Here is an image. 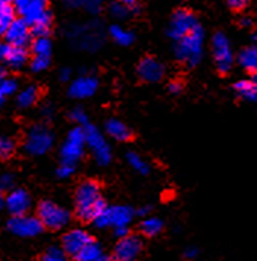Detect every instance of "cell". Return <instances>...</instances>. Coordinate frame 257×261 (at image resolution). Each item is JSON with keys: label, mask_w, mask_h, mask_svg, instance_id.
Instances as JSON below:
<instances>
[{"label": "cell", "mask_w": 257, "mask_h": 261, "mask_svg": "<svg viewBox=\"0 0 257 261\" xmlns=\"http://www.w3.org/2000/svg\"><path fill=\"white\" fill-rule=\"evenodd\" d=\"M106 205L100 185L94 180H84L75 191V212L82 220L91 222Z\"/></svg>", "instance_id": "1"}, {"label": "cell", "mask_w": 257, "mask_h": 261, "mask_svg": "<svg viewBox=\"0 0 257 261\" xmlns=\"http://www.w3.org/2000/svg\"><path fill=\"white\" fill-rule=\"evenodd\" d=\"M203 50H204V30L201 25L196 27L187 36L175 41V48H174L176 59L185 63L190 68L199 65L203 58Z\"/></svg>", "instance_id": "2"}, {"label": "cell", "mask_w": 257, "mask_h": 261, "mask_svg": "<svg viewBox=\"0 0 257 261\" xmlns=\"http://www.w3.org/2000/svg\"><path fill=\"white\" fill-rule=\"evenodd\" d=\"M134 219V210L128 205H105L99 213L96 214L93 222L96 227L99 229H107V227H128Z\"/></svg>", "instance_id": "3"}, {"label": "cell", "mask_w": 257, "mask_h": 261, "mask_svg": "<svg viewBox=\"0 0 257 261\" xmlns=\"http://www.w3.org/2000/svg\"><path fill=\"white\" fill-rule=\"evenodd\" d=\"M37 217L41 222L43 227L50 230H60L69 225L71 213L62 205L53 201H41L37 208Z\"/></svg>", "instance_id": "4"}, {"label": "cell", "mask_w": 257, "mask_h": 261, "mask_svg": "<svg viewBox=\"0 0 257 261\" xmlns=\"http://www.w3.org/2000/svg\"><path fill=\"white\" fill-rule=\"evenodd\" d=\"M55 137L52 130L43 125H34L24 140V150L30 155H43L52 150Z\"/></svg>", "instance_id": "5"}, {"label": "cell", "mask_w": 257, "mask_h": 261, "mask_svg": "<svg viewBox=\"0 0 257 261\" xmlns=\"http://www.w3.org/2000/svg\"><path fill=\"white\" fill-rule=\"evenodd\" d=\"M84 134H85V147L91 150L96 162L100 166H107L112 160V150L106 141L105 135L93 125H85Z\"/></svg>", "instance_id": "6"}, {"label": "cell", "mask_w": 257, "mask_h": 261, "mask_svg": "<svg viewBox=\"0 0 257 261\" xmlns=\"http://www.w3.org/2000/svg\"><path fill=\"white\" fill-rule=\"evenodd\" d=\"M84 148H85V134L82 126H77L69 130L68 137L62 144L60 148V160L65 163H72L77 165L81 157L84 155Z\"/></svg>", "instance_id": "7"}, {"label": "cell", "mask_w": 257, "mask_h": 261, "mask_svg": "<svg viewBox=\"0 0 257 261\" xmlns=\"http://www.w3.org/2000/svg\"><path fill=\"white\" fill-rule=\"evenodd\" d=\"M96 24L88 25H72L68 31L71 43L74 41L77 46L85 50H97L102 46L103 36L100 33V30H97Z\"/></svg>", "instance_id": "8"}, {"label": "cell", "mask_w": 257, "mask_h": 261, "mask_svg": "<svg viewBox=\"0 0 257 261\" xmlns=\"http://www.w3.org/2000/svg\"><path fill=\"white\" fill-rule=\"evenodd\" d=\"M199 19L194 13L188 9H178L174 12L169 27H168V36L174 41H178L179 38L187 36L196 27H199Z\"/></svg>", "instance_id": "9"}, {"label": "cell", "mask_w": 257, "mask_h": 261, "mask_svg": "<svg viewBox=\"0 0 257 261\" xmlns=\"http://www.w3.org/2000/svg\"><path fill=\"white\" fill-rule=\"evenodd\" d=\"M212 50H213V58L218 71L222 73L231 71L234 65V53L228 37L223 33H216L212 38Z\"/></svg>", "instance_id": "10"}, {"label": "cell", "mask_w": 257, "mask_h": 261, "mask_svg": "<svg viewBox=\"0 0 257 261\" xmlns=\"http://www.w3.org/2000/svg\"><path fill=\"white\" fill-rule=\"evenodd\" d=\"M8 227L13 235L21 238H34L40 235L44 229L38 217L30 214L12 216V219L8 222Z\"/></svg>", "instance_id": "11"}, {"label": "cell", "mask_w": 257, "mask_h": 261, "mask_svg": "<svg viewBox=\"0 0 257 261\" xmlns=\"http://www.w3.org/2000/svg\"><path fill=\"white\" fill-rule=\"evenodd\" d=\"M143 251V241L137 235L128 233L127 237L119 238L113 249V261H137Z\"/></svg>", "instance_id": "12"}, {"label": "cell", "mask_w": 257, "mask_h": 261, "mask_svg": "<svg viewBox=\"0 0 257 261\" xmlns=\"http://www.w3.org/2000/svg\"><path fill=\"white\" fill-rule=\"evenodd\" d=\"M31 27L24 21L22 18H15L12 24L8 27L3 38L6 40V44L15 47H27L31 43Z\"/></svg>", "instance_id": "13"}, {"label": "cell", "mask_w": 257, "mask_h": 261, "mask_svg": "<svg viewBox=\"0 0 257 261\" xmlns=\"http://www.w3.org/2000/svg\"><path fill=\"white\" fill-rule=\"evenodd\" d=\"M91 235L84 229H71L62 238V249L66 255L75 257L88 242H91Z\"/></svg>", "instance_id": "14"}, {"label": "cell", "mask_w": 257, "mask_h": 261, "mask_svg": "<svg viewBox=\"0 0 257 261\" xmlns=\"http://www.w3.org/2000/svg\"><path fill=\"white\" fill-rule=\"evenodd\" d=\"M3 207L8 208L12 216H21L27 214L31 208V197L25 190H12L6 197Z\"/></svg>", "instance_id": "15"}, {"label": "cell", "mask_w": 257, "mask_h": 261, "mask_svg": "<svg viewBox=\"0 0 257 261\" xmlns=\"http://www.w3.org/2000/svg\"><path fill=\"white\" fill-rule=\"evenodd\" d=\"M137 73L146 83H157L163 78L165 66L163 63L159 62L156 58L147 56L140 60V63L137 66Z\"/></svg>", "instance_id": "16"}, {"label": "cell", "mask_w": 257, "mask_h": 261, "mask_svg": "<svg viewBox=\"0 0 257 261\" xmlns=\"http://www.w3.org/2000/svg\"><path fill=\"white\" fill-rule=\"evenodd\" d=\"M99 90V80L91 75H81L69 85V95L72 98L82 100L96 94Z\"/></svg>", "instance_id": "17"}, {"label": "cell", "mask_w": 257, "mask_h": 261, "mask_svg": "<svg viewBox=\"0 0 257 261\" xmlns=\"http://www.w3.org/2000/svg\"><path fill=\"white\" fill-rule=\"evenodd\" d=\"M2 62H5L12 69H21L28 62L27 47H15V46H9V44L3 43Z\"/></svg>", "instance_id": "18"}, {"label": "cell", "mask_w": 257, "mask_h": 261, "mask_svg": "<svg viewBox=\"0 0 257 261\" xmlns=\"http://www.w3.org/2000/svg\"><path fill=\"white\" fill-rule=\"evenodd\" d=\"M77 261H107V255L102 248V245L96 241L88 242L84 248L74 257Z\"/></svg>", "instance_id": "19"}, {"label": "cell", "mask_w": 257, "mask_h": 261, "mask_svg": "<svg viewBox=\"0 0 257 261\" xmlns=\"http://www.w3.org/2000/svg\"><path fill=\"white\" fill-rule=\"evenodd\" d=\"M105 129L109 137H112L116 141H128L132 135V132L127 126V123H124L119 119H109L105 123Z\"/></svg>", "instance_id": "20"}, {"label": "cell", "mask_w": 257, "mask_h": 261, "mask_svg": "<svg viewBox=\"0 0 257 261\" xmlns=\"http://www.w3.org/2000/svg\"><path fill=\"white\" fill-rule=\"evenodd\" d=\"M234 90L237 94L241 98H244L247 101H256L257 100V80L256 75L253 73V76L250 80H241L238 83L234 84Z\"/></svg>", "instance_id": "21"}, {"label": "cell", "mask_w": 257, "mask_h": 261, "mask_svg": "<svg viewBox=\"0 0 257 261\" xmlns=\"http://www.w3.org/2000/svg\"><path fill=\"white\" fill-rule=\"evenodd\" d=\"M16 18V11L12 5V0H0V38L5 36L8 27Z\"/></svg>", "instance_id": "22"}, {"label": "cell", "mask_w": 257, "mask_h": 261, "mask_svg": "<svg viewBox=\"0 0 257 261\" xmlns=\"http://www.w3.org/2000/svg\"><path fill=\"white\" fill-rule=\"evenodd\" d=\"M62 3L71 9H84L88 13H99L102 11L105 0H62Z\"/></svg>", "instance_id": "23"}, {"label": "cell", "mask_w": 257, "mask_h": 261, "mask_svg": "<svg viewBox=\"0 0 257 261\" xmlns=\"http://www.w3.org/2000/svg\"><path fill=\"white\" fill-rule=\"evenodd\" d=\"M109 36H110V38H112L116 44L124 46V47L131 46V44L134 43V40H135L132 31H129L127 28L121 27L119 24L112 25V27L109 28Z\"/></svg>", "instance_id": "24"}, {"label": "cell", "mask_w": 257, "mask_h": 261, "mask_svg": "<svg viewBox=\"0 0 257 261\" xmlns=\"http://www.w3.org/2000/svg\"><path fill=\"white\" fill-rule=\"evenodd\" d=\"M238 62L240 65L246 69V71L256 73L257 71V48L256 46H250V47L243 48L238 55Z\"/></svg>", "instance_id": "25"}, {"label": "cell", "mask_w": 257, "mask_h": 261, "mask_svg": "<svg viewBox=\"0 0 257 261\" xmlns=\"http://www.w3.org/2000/svg\"><path fill=\"white\" fill-rule=\"evenodd\" d=\"M38 100V90L35 88L34 85H28L24 90H21L18 95H16V103L21 109H28L33 105H35V101Z\"/></svg>", "instance_id": "26"}, {"label": "cell", "mask_w": 257, "mask_h": 261, "mask_svg": "<svg viewBox=\"0 0 257 261\" xmlns=\"http://www.w3.org/2000/svg\"><path fill=\"white\" fill-rule=\"evenodd\" d=\"M31 51L33 56H43L52 58V41L49 37H35L31 41Z\"/></svg>", "instance_id": "27"}, {"label": "cell", "mask_w": 257, "mask_h": 261, "mask_svg": "<svg viewBox=\"0 0 257 261\" xmlns=\"http://www.w3.org/2000/svg\"><path fill=\"white\" fill-rule=\"evenodd\" d=\"M140 229L146 237H157L163 230V222L159 217H146L141 222Z\"/></svg>", "instance_id": "28"}, {"label": "cell", "mask_w": 257, "mask_h": 261, "mask_svg": "<svg viewBox=\"0 0 257 261\" xmlns=\"http://www.w3.org/2000/svg\"><path fill=\"white\" fill-rule=\"evenodd\" d=\"M127 162H128V165L135 172H138L141 175H147L149 173V165H147V162L138 155L137 153H134V151H129L127 153Z\"/></svg>", "instance_id": "29"}, {"label": "cell", "mask_w": 257, "mask_h": 261, "mask_svg": "<svg viewBox=\"0 0 257 261\" xmlns=\"http://www.w3.org/2000/svg\"><path fill=\"white\" fill-rule=\"evenodd\" d=\"M109 13H110L112 18H115L118 21H125L129 15L132 13V11H131L129 8H127V6L118 3V2H113V3H110V6H109Z\"/></svg>", "instance_id": "30"}, {"label": "cell", "mask_w": 257, "mask_h": 261, "mask_svg": "<svg viewBox=\"0 0 257 261\" xmlns=\"http://www.w3.org/2000/svg\"><path fill=\"white\" fill-rule=\"evenodd\" d=\"M15 151V143L9 137H0V160L9 159Z\"/></svg>", "instance_id": "31"}, {"label": "cell", "mask_w": 257, "mask_h": 261, "mask_svg": "<svg viewBox=\"0 0 257 261\" xmlns=\"http://www.w3.org/2000/svg\"><path fill=\"white\" fill-rule=\"evenodd\" d=\"M16 91H18V81L13 80V78H9V76H5L3 81H2V85H0V95H2V98L15 94Z\"/></svg>", "instance_id": "32"}, {"label": "cell", "mask_w": 257, "mask_h": 261, "mask_svg": "<svg viewBox=\"0 0 257 261\" xmlns=\"http://www.w3.org/2000/svg\"><path fill=\"white\" fill-rule=\"evenodd\" d=\"M41 261H68L66 254L63 252V249L58 248V247H52L44 252Z\"/></svg>", "instance_id": "33"}, {"label": "cell", "mask_w": 257, "mask_h": 261, "mask_svg": "<svg viewBox=\"0 0 257 261\" xmlns=\"http://www.w3.org/2000/svg\"><path fill=\"white\" fill-rule=\"evenodd\" d=\"M50 59L52 58H43V56H33V59L30 62L31 71L33 72H44L50 66Z\"/></svg>", "instance_id": "34"}, {"label": "cell", "mask_w": 257, "mask_h": 261, "mask_svg": "<svg viewBox=\"0 0 257 261\" xmlns=\"http://www.w3.org/2000/svg\"><path fill=\"white\" fill-rule=\"evenodd\" d=\"M69 118L71 120H74L78 126H85V125H88L87 113L84 112V109H81V107H75V109L69 113Z\"/></svg>", "instance_id": "35"}, {"label": "cell", "mask_w": 257, "mask_h": 261, "mask_svg": "<svg viewBox=\"0 0 257 261\" xmlns=\"http://www.w3.org/2000/svg\"><path fill=\"white\" fill-rule=\"evenodd\" d=\"M75 167H77V165L60 162V166H59L58 170H56L58 178L66 179V178H69V176H72V175H74V172H75Z\"/></svg>", "instance_id": "36"}, {"label": "cell", "mask_w": 257, "mask_h": 261, "mask_svg": "<svg viewBox=\"0 0 257 261\" xmlns=\"http://www.w3.org/2000/svg\"><path fill=\"white\" fill-rule=\"evenodd\" d=\"M13 184H15V176L12 173H3L0 176V185H2V188L11 190V188H13Z\"/></svg>", "instance_id": "37"}, {"label": "cell", "mask_w": 257, "mask_h": 261, "mask_svg": "<svg viewBox=\"0 0 257 261\" xmlns=\"http://www.w3.org/2000/svg\"><path fill=\"white\" fill-rule=\"evenodd\" d=\"M226 3H228V6H229L231 9H234V11H241V9L246 8L248 0H226Z\"/></svg>", "instance_id": "38"}, {"label": "cell", "mask_w": 257, "mask_h": 261, "mask_svg": "<svg viewBox=\"0 0 257 261\" xmlns=\"http://www.w3.org/2000/svg\"><path fill=\"white\" fill-rule=\"evenodd\" d=\"M168 90H169V93H172V94H179V93L182 91V83H179V81H172V83L168 85Z\"/></svg>", "instance_id": "39"}, {"label": "cell", "mask_w": 257, "mask_h": 261, "mask_svg": "<svg viewBox=\"0 0 257 261\" xmlns=\"http://www.w3.org/2000/svg\"><path fill=\"white\" fill-rule=\"evenodd\" d=\"M118 3H121V5H124V6H127L129 8L132 12H137V0H115Z\"/></svg>", "instance_id": "40"}, {"label": "cell", "mask_w": 257, "mask_h": 261, "mask_svg": "<svg viewBox=\"0 0 257 261\" xmlns=\"http://www.w3.org/2000/svg\"><path fill=\"white\" fill-rule=\"evenodd\" d=\"M71 76H72V72L68 68H63V69H60V72H59V80L63 81V83H68L71 80Z\"/></svg>", "instance_id": "41"}, {"label": "cell", "mask_w": 257, "mask_h": 261, "mask_svg": "<svg viewBox=\"0 0 257 261\" xmlns=\"http://www.w3.org/2000/svg\"><path fill=\"white\" fill-rule=\"evenodd\" d=\"M197 254H199V249L196 248V247H190V248L185 249L184 257H185L187 260H194V258L197 257Z\"/></svg>", "instance_id": "42"}, {"label": "cell", "mask_w": 257, "mask_h": 261, "mask_svg": "<svg viewBox=\"0 0 257 261\" xmlns=\"http://www.w3.org/2000/svg\"><path fill=\"white\" fill-rule=\"evenodd\" d=\"M113 230H115V235H116L118 238L127 237L129 233L128 227H118V229H113Z\"/></svg>", "instance_id": "43"}, {"label": "cell", "mask_w": 257, "mask_h": 261, "mask_svg": "<svg viewBox=\"0 0 257 261\" xmlns=\"http://www.w3.org/2000/svg\"><path fill=\"white\" fill-rule=\"evenodd\" d=\"M240 24L247 28V27H251V25H253V21H251V18H250V16H244V18H241Z\"/></svg>", "instance_id": "44"}, {"label": "cell", "mask_w": 257, "mask_h": 261, "mask_svg": "<svg viewBox=\"0 0 257 261\" xmlns=\"http://www.w3.org/2000/svg\"><path fill=\"white\" fill-rule=\"evenodd\" d=\"M149 212H150V207H149V205H146V207H141L140 210H138V214H140V216H147Z\"/></svg>", "instance_id": "45"}, {"label": "cell", "mask_w": 257, "mask_h": 261, "mask_svg": "<svg viewBox=\"0 0 257 261\" xmlns=\"http://www.w3.org/2000/svg\"><path fill=\"white\" fill-rule=\"evenodd\" d=\"M43 115H44L46 118H49V116L52 115V107H50V106L43 107Z\"/></svg>", "instance_id": "46"}, {"label": "cell", "mask_w": 257, "mask_h": 261, "mask_svg": "<svg viewBox=\"0 0 257 261\" xmlns=\"http://www.w3.org/2000/svg\"><path fill=\"white\" fill-rule=\"evenodd\" d=\"M3 202H5V197H3V188H2V185H0V210H2V207H3Z\"/></svg>", "instance_id": "47"}, {"label": "cell", "mask_w": 257, "mask_h": 261, "mask_svg": "<svg viewBox=\"0 0 257 261\" xmlns=\"http://www.w3.org/2000/svg\"><path fill=\"white\" fill-rule=\"evenodd\" d=\"M6 76V73H5V71L0 68V85H2V81H3V78ZM0 98H2V95H0Z\"/></svg>", "instance_id": "48"}, {"label": "cell", "mask_w": 257, "mask_h": 261, "mask_svg": "<svg viewBox=\"0 0 257 261\" xmlns=\"http://www.w3.org/2000/svg\"><path fill=\"white\" fill-rule=\"evenodd\" d=\"M2 51H3V43H0V62H2Z\"/></svg>", "instance_id": "49"}, {"label": "cell", "mask_w": 257, "mask_h": 261, "mask_svg": "<svg viewBox=\"0 0 257 261\" xmlns=\"http://www.w3.org/2000/svg\"><path fill=\"white\" fill-rule=\"evenodd\" d=\"M2 101H3V98H0V106H2Z\"/></svg>", "instance_id": "50"}, {"label": "cell", "mask_w": 257, "mask_h": 261, "mask_svg": "<svg viewBox=\"0 0 257 261\" xmlns=\"http://www.w3.org/2000/svg\"><path fill=\"white\" fill-rule=\"evenodd\" d=\"M107 261H113V260H107Z\"/></svg>", "instance_id": "51"}]
</instances>
